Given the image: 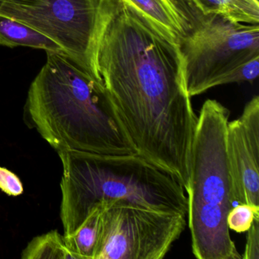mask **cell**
<instances>
[{
    "mask_svg": "<svg viewBox=\"0 0 259 259\" xmlns=\"http://www.w3.org/2000/svg\"><path fill=\"white\" fill-rule=\"evenodd\" d=\"M184 1H186V2L187 3V4H189V5L192 6V7H194V8L196 9L197 10H198V9H197V7H195V0H184ZM198 11H199V10H198ZM200 13H201V12H200Z\"/></svg>",
    "mask_w": 259,
    "mask_h": 259,
    "instance_id": "cell-18",
    "label": "cell"
},
{
    "mask_svg": "<svg viewBox=\"0 0 259 259\" xmlns=\"http://www.w3.org/2000/svg\"><path fill=\"white\" fill-rule=\"evenodd\" d=\"M119 0H0V15L22 22L61 47L63 52L101 79L97 52Z\"/></svg>",
    "mask_w": 259,
    "mask_h": 259,
    "instance_id": "cell-5",
    "label": "cell"
},
{
    "mask_svg": "<svg viewBox=\"0 0 259 259\" xmlns=\"http://www.w3.org/2000/svg\"><path fill=\"white\" fill-rule=\"evenodd\" d=\"M180 48L186 89L192 98L223 85L233 69L259 57V26L207 15Z\"/></svg>",
    "mask_w": 259,
    "mask_h": 259,
    "instance_id": "cell-6",
    "label": "cell"
},
{
    "mask_svg": "<svg viewBox=\"0 0 259 259\" xmlns=\"http://www.w3.org/2000/svg\"><path fill=\"white\" fill-rule=\"evenodd\" d=\"M255 218H259V207L249 204H237L229 212L227 218L229 230L236 233L246 232Z\"/></svg>",
    "mask_w": 259,
    "mask_h": 259,
    "instance_id": "cell-14",
    "label": "cell"
},
{
    "mask_svg": "<svg viewBox=\"0 0 259 259\" xmlns=\"http://www.w3.org/2000/svg\"><path fill=\"white\" fill-rule=\"evenodd\" d=\"M0 189L10 196H19L24 192L20 179L7 168L0 166Z\"/></svg>",
    "mask_w": 259,
    "mask_h": 259,
    "instance_id": "cell-16",
    "label": "cell"
},
{
    "mask_svg": "<svg viewBox=\"0 0 259 259\" xmlns=\"http://www.w3.org/2000/svg\"><path fill=\"white\" fill-rule=\"evenodd\" d=\"M259 75V57H254L233 69L224 81V84L248 82L252 84Z\"/></svg>",
    "mask_w": 259,
    "mask_h": 259,
    "instance_id": "cell-15",
    "label": "cell"
},
{
    "mask_svg": "<svg viewBox=\"0 0 259 259\" xmlns=\"http://www.w3.org/2000/svg\"><path fill=\"white\" fill-rule=\"evenodd\" d=\"M57 153L63 166L60 216L65 236L75 233L104 201L123 200L154 210L187 214V194L183 185L136 153Z\"/></svg>",
    "mask_w": 259,
    "mask_h": 259,
    "instance_id": "cell-3",
    "label": "cell"
},
{
    "mask_svg": "<svg viewBox=\"0 0 259 259\" xmlns=\"http://www.w3.org/2000/svg\"><path fill=\"white\" fill-rule=\"evenodd\" d=\"M157 32L180 46L203 15L184 0H121Z\"/></svg>",
    "mask_w": 259,
    "mask_h": 259,
    "instance_id": "cell-9",
    "label": "cell"
},
{
    "mask_svg": "<svg viewBox=\"0 0 259 259\" xmlns=\"http://www.w3.org/2000/svg\"><path fill=\"white\" fill-rule=\"evenodd\" d=\"M98 72L136 154L187 190L198 116L180 46L119 0L98 44Z\"/></svg>",
    "mask_w": 259,
    "mask_h": 259,
    "instance_id": "cell-1",
    "label": "cell"
},
{
    "mask_svg": "<svg viewBox=\"0 0 259 259\" xmlns=\"http://www.w3.org/2000/svg\"><path fill=\"white\" fill-rule=\"evenodd\" d=\"M230 110L208 99L198 116L186 190L192 251L198 259H241L227 227L235 205L227 151Z\"/></svg>",
    "mask_w": 259,
    "mask_h": 259,
    "instance_id": "cell-4",
    "label": "cell"
},
{
    "mask_svg": "<svg viewBox=\"0 0 259 259\" xmlns=\"http://www.w3.org/2000/svg\"><path fill=\"white\" fill-rule=\"evenodd\" d=\"M25 116L57 152L136 153L102 80L63 51H47L28 90Z\"/></svg>",
    "mask_w": 259,
    "mask_h": 259,
    "instance_id": "cell-2",
    "label": "cell"
},
{
    "mask_svg": "<svg viewBox=\"0 0 259 259\" xmlns=\"http://www.w3.org/2000/svg\"><path fill=\"white\" fill-rule=\"evenodd\" d=\"M246 232V243L242 258L259 259V218L254 220Z\"/></svg>",
    "mask_w": 259,
    "mask_h": 259,
    "instance_id": "cell-17",
    "label": "cell"
},
{
    "mask_svg": "<svg viewBox=\"0 0 259 259\" xmlns=\"http://www.w3.org/2000/svg\"><path fill=\"white\" fill-rule=\"evenodd\" d=\"M22 258L75 259V257L68 247L64 235L54 230L34 237L22 251Z\"/></svg>",
    "mask_w": 259,
    "mask_h": 259,
    "instance_id": "cell-13",
    "label": "cell"
},
{
    "mask_svg": "<svg viewBox=\"0 0 259 259\" xmlns=\"http://www.w3.org/2000/svg\"><path fill=\"white\" fill-rule=\"evenodd\" d=\"M187 226V214L123 200L103 210L94 259H162Z\"/></svg>",
    "mask_w": 259,
    "mask_h": 259,
    "instance_id": "cell-7",
    "label": "cell"
},
{
    "mask_svg": "<svg viewBox=\"0 0 259 259\" xmlns=\"http://www.w3.org/2000/svg\"><path fill=\"white\" fill-rule=\"evenodd\" d=\"M203 16L215 14L238 23L258 25V0H195Z\"/></svg>",
    "mask_w": 259,
    "mask_h": 259,
    "instance_id": "cell-11",
    "label": "cell"
},
{
    "mask_svg": "<svg viewBox=\"0 0 259 259\" xmlns=\"http://www.w3.org/2000/svg\"><path fill=\"white\" fill-rule=\"evenodd\" d=\"M227 151L235 204L259 207V97L227 126Z\"/></svg>",
    "mask_w": 259,
    "mask_h": 259,
    "instance_id": "cell-8",
    "label": "cell"
},
{
    "mask_svg": "<svg viewBox=\"0 0 259 259\" xmlns=\"http://www.w3.org/2000/svg\"><path fill=\"white\" fill-rule=\"evenodd\" d=\"M110 201H104L97 206L82 225L73 234L65 236L68 247L75 259H94L99 234L103 210Z\"/></svg>",
    "mask_w": 259,
    "mask_h": 259,
    "instance_id": "cell-12",
    "label": "cell"
},
{
    "mask_svg": "<svg viewBox=\"0 0 259 259\" xmlns=\"http://www.w3.org/2000/svg\"><path fill=\"white\" fill-rule=\"evenodd\" d=\"M0 45L16 48L28 47L46 51H63L61 47L34 28L0 15Z\"/></svg>",
    "mask_w": 259,
    "mask_h": 259,
    "instance_id": "cell-10",
    "label": "cell"
}]
</instances>
